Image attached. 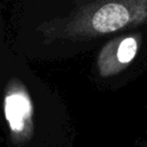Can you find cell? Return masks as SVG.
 <instances>
[{
    "label": "cell",
    "mask_w": 147,
    "mask_h": 147,
    "mask_svg": "<svg viewBox=\"0 0 147 147\" xmlns=\"http://www.w3.org/2000/svg\"><path fill=\"white\" fill-rule=\"evenodd\" d=\"M130 21L129 10L121 3H108L102 6L93 16L92 25L101 33L113 32L127 24Z\"/></svg>",
    "instance_id": "obj_1"
},
{
    "label": "cell",
    "mask_w": 147,
    "mask_h": 147,
    "mask_svg": "<svg viewBox=\"0 0 147 147\" xmlns=\"http://www.w3.org/2000/svg\"><path fill=\"white\" fill-rule=\"evenodd\" d=\"M31 113L29 99L23 93L9 94L5 100V115L14 132H21Z\"/></svg>",
    "instance_id": "obj_2"
},
{
    "label": "cell",
    "mask_w": 147,
    "mask_h": 147,
    "mask_svg": "<svg viewBox=\"0 0 147 147\" xmlns=\"http://www.w3.org/2000/svg\"><path fill=\"white\" fill-rule=\"evenodd\" d=\"M137 53V41L134 38H125L117 51V59L121 63H129Z\"/></svg>",
    "instance_id": "obj_3"
}]
</instances>
